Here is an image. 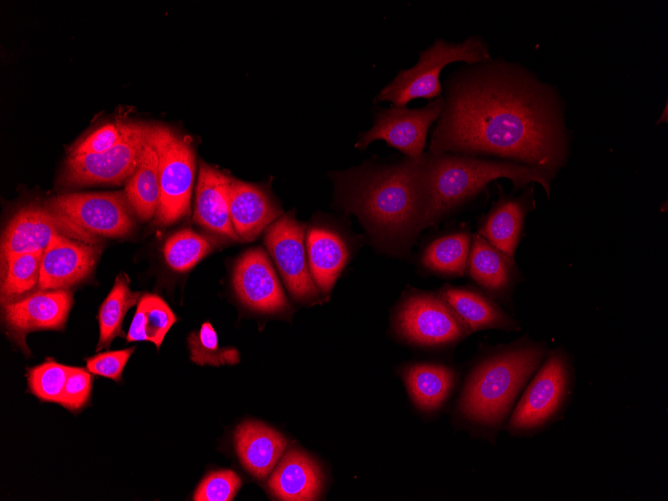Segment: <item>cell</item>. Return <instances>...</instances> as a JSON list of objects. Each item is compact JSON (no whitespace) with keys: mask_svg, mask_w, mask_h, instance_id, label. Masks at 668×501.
Here are the masks:
<instances>
[{"mask_svg":"<svg viewBox=\"0 0 668 501\" xmlns=\"http://www.w3.org/2000/svg\"><path fill=\"white\" fill-rule=\"evenodd\" d=\"M431 153L487 155L556 173L568 136L559 93L523 66L501 59L467 64L444 83Z\"/></svg>","mask_w":668,"mask_h":501,"instance_id":"6da1fadb","label":"cell"},{"mask_svg":"<svg viewBox=\"0 0 668 501\" xmlns=\"http://www.w3.org/2000/svg\"><path fill=\"white\" fill-rule=\"evenodd\" d=\"M419 160L404 157L340 174V204L358 216L375 242L393 255L408 252L424 228Z\"/></svg>","mask_w":668,"mask_h":501,"instance_id":"7a4b0ae2","label":"cell"},{"mask_svg":"<svg viewBox=\"0 0 668 501\" xmlns=\"http://www.w3.org/2000/svg\"><path fill=\"white\" fill-rule=\"evenodd\" d=\"M424 201V228L435 225L479 195L498 178L515 189L538 183L550 196L556 173L537 167L460 153H431L419 160Z\"/></svg>","mask_w":668,"mask_h":501,"instance_id":"3957f363","label":"cell"},{"mask_svg":"<svg viewBox=\"0 0 668 501\" xmlns=\"http://www.w3.org/2000/svg\"><path fill=\"white\" fill-rule=\"evenodd\" d=\"M543 354V348L525 345L507 349L483 361L465 387L459 404L461 413L480 424L499 423L539 366Z\"/></svg>","mask_w":668,"mask_h":501,"instance_id":"277c9868","label":"cell"},{"mask_svg":"<svg viewBox=\"0 0 668 501\" xmlns=\"http://www.w3.org/2000/svg\"><path fill=\"white\" fill-rule=\"evenodd\" d=\"M490 59L488 45L480 36H471L458 43L435 39L431 46L419 53V59L414 66L400 70L382 88L376 101L406 106L417 98L433 100L442 95L443 88L439 78L446 65L453 62L477 64Z\"/></svg>","mask_w":668,"mask_h":501,"instance_id":"5b68a950","label":"cell"},{"mask_svg":"<svg viewBox=\"0 0 668 501\" xmlns=\"http://www.w3.org/2000/svg\"><path fill=\"white\" fill-rule=\"evenodd\" d=\"M147 136L159 165L160 202L155 220L159 225H170L189 211L195 154L189 140L168 126L148 125Z\"/></svg>","mask_w":668,"mask_h":501,"instance_id":"8992f818","label":"cell"},{"mask_svg":"<svg viewBox=\"0 0 668 501\" xmlns=\"http://www.w3.org/2000/svg\"><path fill=\"white\" fill-rule=\"evenodd\" d=\"M146 124L127 123L123 139L99 154L68 155L62 181L70 186L120 184L135 172L147 141Z\"/></svg>","mask_w":668,"mask_h":501,"instance_id":"52a82bcc","label":"cell"},{"mask_svg":"<svg viewBox=\"0 0 668 501\" xmlns=\"http://www.w3.org/2000/svg\"><path fill=\"white\" fill-rule=\"evenodd\" d=\"M45 207L89 234L121 237L133 229L125 192L61 194Z\"/></svg>","mask_w":668,"mask_h":501,"instance_id":"ba28073f","label":"cell"},{"mask_svg":"<svg viewBox=\"0 0 668 501\" xmlns=\"http://www.w3.org/2000/svg\"><path fill=\"white\" fill-rule=\"evenodd\" d=\"M394 325L402 339L425 347L451 344L468 333L448 304L430 293H414L405 298L395 314Z\"/></svg>","mask_w":668,"mask_h":501,"instance_id":"9c48e42d","label":"cell"},{"mask_svg":"<svg viewBox=\"0 0 668 501\" xmlns=\"http://www.w3.org/2000/svg\"><path fill=\"white\" fill-rule=\"evenodd\" d=\"M443 105L441 95L420 108L392 105L381 109L375 114L372 127L357 141L356 147L365 148L373 141L383 140L405 157L420 159L424 154L429 128L439 118Z\"/></svg>","mask_w":668,"mask_h":501,"instance_id":"30bf717a","label":"cell"},{"mask_svg":"<svg viewBox=\"0 0 668 501\" xmlns=\"http://www.w3.org/2000/svg\"><path fill=\"white\" fill-rule=\"evenodd\" d=\"M305 235V225L289 212L268 227L265 245L291 296L311 303L319 299V290L309 270Z\"/></svg>","mask_w":668,"mask_h":501,"instance_id":"8fae6325","label":"cell"},{"mask_svg":"<svg viewBox=\"0 0 668 501\" xmlns=\"http://www.w3.org/2000/svg\"><path fill=\"white\" fill-rule=\"evenodd\" d=\"M74 236L80 241H92L89 233L38 205L22 207L11 218L2 236V261L10 256L44 252L57 236Z\"/></svg>","mask_w":668,"mask_h":501,"instance_id":"7c38bea8","label":"cell"},{"mask_svg":"<svg viewBox=\"0 0 668 501\" xmlns=\"http://www.w3.org/2000/svg\"><path fill=\"white\" fill-rule=\"evenodd\" d=\"M72 306V294L65 289L40 290L4 304V321L11 338L28 352L29 332L62 330Z\"/></svg>","mask_w":668,"mask_h":501,"instance_id":"4fadbf2b","label":"cell"},{"mask_svg":"<svg viewBox=\"0 0 668 501\" xmlns=\"http://www.w3.org/2000/svg\"><path fill=\"white\" fill-rule=\"evenodd\" d=\"M568 383L565 358L552 354L538 372L517 405L510 427L529 430L546 423L564 400Z\"/></svg>","mask_w":668,"mask_h":501,"instance_id":"5bb4252c","label":"cell"},{"mask_svg":"<svg viewBox=\"0 0 668 501\" xmlns=\"http://www.w3.org/2000/svg\"><path fill=\"white\" fill-rule=\"evenodd\" d=\"M233 287L239 300L262 313H279L289 307L276 272L261 248L247 250L237 261Z\"/></svg>","mask_w":668,"mask_h":501,"instance_id":"9a60e30c","label":"cell"},{"mask_svg":"<svg viewBox=\"0 0 668 501\" xmlns=\"http://www.w3.org/2000/svg\"><path fill=\"white\" fill-rule=\"evenodd\" d=\"M97 249L67 236H57L45 249L38 288L65 289L84 280L93 270Z\"/></svg>","mask_w":668,"mask_h":501,"instance_id":"2e32d148","label":"cell"},{"mask_svg":"<svg viewBox=\"0 0 668 501\" xmlns=\"http://www.w3.org/2000/svg\"><path fill=\"white\" fill-rule=\"evenodd\" d=\"M534 206L532 187L519 197L506 195L500 190L498 200L479 220L477 234L513 260L526 215Z\"/></svg>","mask_w":668,"mask_h":501,"instance_id":"e0dca14e","label":"cell"},{"mask_svg":"<svg viewBox=\"0 0 668 501\" xmlns=\"http://www.w3.org/2000/svg\"><path fill=\"white\" fill-rule=\"evenodd\" d=\"M231 178L204 162L199 165L194 221L228 239L239 241L230 216Z\"/></svg>","mask_w":668,"mask_h":501,"instance_id":"ac0fdd59","label":"cell"},{"mask_svg":"<svg viewBox=\"0 0 668 501\" xmlns=\"http://www.w3.org/2000/svg\"><path fill=\"white\" fill-rule=\"evenodd\" d=\"M305 244L311 276L318 290L328 294L349 261V244L337 229L325 224L309 226Z\"/></svg>","mask_w":668,"mask_h":501,"instance_id":"d6986e66","label":"cell"},{"mask_svg":"<svg viewBox=\"0 0 668 501\" xmlns=\"http://www.w3.org/2000/svg\"><path fill=\"white\" fill-rule=\"evenodd\" d=\"M230 216L240 241L254 240L282 214L279 206L260 186L231 178Z\"/></svg>","mask_w":668,"mask_h":501,"instance_id":"ffe728a7","label":"cell"},{"mask_svg":"<svg viewBox=\"0 0 668 501\" xmlns=\"http://www.w3.org/2000/svg\"><path fill=\"white\" fill-rule=\"evenodd\" d=\"M237 455L244 468L258 479L265 478L283 455L287 440L276 430L248 421L234 434Z\"/></svg>","mask_w":668,"mask_h":501,"instance_id":"44dd1931","label":"cell"},{"mask_svg":"<svg viewBox=\"0 0 668 501\" xmlns=\"http://www.w3.org/2000/svg\"><path fill=\"white\" fill-rule=\"evenodd\" d=\"M268 485L271 492L281 500H315L322 490L323 474L311 457L293 449L280 461Z\"/></svg>","mask_w":668,"mask_h":501,"instance_id":"7402d4cb","label":"cell"},{"mask_svg":"<svg viewBox=\"0 0 668 501\" xmlns=\"http://www.w3.org/2000/svg\"><path fill=\"white\" fill-rule=\"evenodd\" d=\"M439 296L448 304L468 332L485 328H517L515 321L476 291L445 286L440 290Z\"/></svg>","mask_w":668,"mask_h":501,"instance_id":"603a6c76","label":"cell"},{"mask_svg":"<svg viewBox=\"0 0 668 501\" xmlns=\"http://www.w3.org/2000/svg\"><path fill=\"white\" fill-rule=\"evenodd\" d=\"M467 269L480 286L491 293H501L511 284L513 260L479 234L472 236Z\"/></svg>","mask_w":668,"mask_h":501,"instance_id":"cb8c5ba5","label":"cell"},{"mask_svg":"<svg viewBox=\"0 0 668 501\" xmlns=\"http://www.w3.org/2000/svg\"><path fill=\"white\" fill-rule=\"evenodd\" d=\"M125 194L139 219L147 221L156 215L160 202L159 165L157 152L148 136L141 160L126 184Z\"/></svg>","mask_w":668,"mask_h":501,"instance_id":"d4e9b609","label":"cell"},{"mask_svg":"<svg viewBox=\"0 0 668 501\" xmlns=\"http://www.w3.org/2000/svg\"><path fill=\"white\" fill-rule=\"evenodd\" d=\"M471 241L472 236L466 229L439 236L425 247L420 263L436 274L462 276L467 269Z\"/></svg>","mask_w":668,"mask_h":501,"instance_id":"484cf974","label":"cell"},{"mask_svg":"<svg viewBox=\"0 0 668 501\" xmlns=\"http://www.w3.org/2000/svg\"><path fill=\"white\" fill-rule=\"evenodd\" d=\"M404 378L415 404L423 410H433L447 398L454 375L443 365L422 363L409 366Z\"/></svg>","mask_w":668,"mask_h":501,"instance_id":"4316f807","label":"cell"},{"mask_svg":"<svg viewBox=\"0 0 668 501\" xmlns=\"http://www.w3.org/2000/svg\"><path fill=\"white\" fill-rule=\"evenodd\" d=\"M176 320V315L161 297L145 294L139 298L127 342L149 341L159 349Z\"/></svg>","mask_w":668,"mask_h":501,"instance_id":"83f0119b","label":"cell"},{"mask_svg":"<svg viewBox=\"0 0 668 501\" xmlns=\"http://www.w3.org/2000/svg\"><path fill=\"white\" fill-rule=\"evenodd\" d=\"M129 283L127 274L121 273L118 275L111 291L100 306L97 350L108 348L116 336L123 335V319L141 295L140 292H133Z\"/></svg>","mask_w":668,"mask_h":501,"instance_id":"f1b7e54d","label":"cell"},{"mask_svg":"<svg viewBox=\"0 0 668 501\" xmlns=\"http://www.w3.org/2000/svg\"><path fill=\"white\" fill-rule=\"evenodd\" d=\"M43 252L16 254L3 260L1 298L8 303L32 290L39 283Z\"/></svg>","mask_w":668,"mask_h":501,"instance_id":"f546056e","label":"cell"},{"mask_svg":"<svg viewBox=\"0 0 668 501\" xmlns=\"http://www.w3.org/2000/svg\"><path fill=\"white\" fill-rule=\"evenodd\" d=\"M217 242L191 229L180 230L171 235L163 247L168 266L178 272H186L201 261Z\"/></svg>","mask_w":668,"mask_h":501,"instance_id":"4dcf8cb0","label":"cell"},{"mask_svg":"<svg viewBox=\"0 0 668 501\" xmlns=\"http://www.w3.org/2000/svg\"><path fill=\"white\" fill-rule=\"evenodd\" d=\"M191 360L199 365L219 366L235 364L239 361V353L235 348H220L215 329L210 322H204L199 331L189 335Z\"/></svg>","mask_w":668,"mask_h":501,"instance_id":"1f68e13d","label":"cell"},{"mask_svg":"<svg viewBox=\"0 0 668 501\" xmlns=\"http://www.w3.org/2000/svg\"><path fill=\"white\" fill-rule=\"evenodd\" d=\"M71 367L55 361H45L28 369L29 391L42 401L60 403Z\"/></svg>","mask_w":668,"mask_h":501,"instance_id":"d6a6232c","label":"cell"},{"mask_svg":"<svg viewBox=\"0 0 668 501\" xmlns=\"http://www.w3.org/2000/svg\"><path fill=\"white\" fill-rule=\"evenodd\" d=\"M241 486L240 477L232 470L209 473L197 487L195 501H230Z\"/></svg>","mask_w":668,"mask_h":501,"instance_id":"836d02e7","label":"cell"},{"mask_svg":"<svg viewBox=\"0 0 668 501\" xmlns=\"http://www.w3.org/2000/svg\"><path fill=\"white\" fill-rule=\"evenodd\" d=\"M127 123H109L76 144L69 155L99 154L116 146L124 137Z\"/></svg>","mask_w":668,"mask_h":501,"instance_id":"e575fe53","label":"cell"},{"mask_svg":"<svg viewBox=\"0 0 668 501\" xmlns=\"http://www.w3.org/2000/svg\"><path fill=\"white\" fill-rule=\"evenodd\" d=\"M91 389L92 377L89 372L71 367L59 404L70 411H77L87 403Z\"/></svg>","mask_w":668,"mask_h":501,"instance_id":"d590c367","label":"cell"},{"mask_svg":"<svg viewBox=\"0 0 668 501\" xmlns=\"http://www.w3.org/2000/svg\"><path fill=\"white\" fill-rule=\"evenodd\" d=\"M134 350L135 348L130 347L96 354L86 359L87 369L95 375L119 381L124 367Z\"/></svg>","mask_w":668,"mask_h":501,"instance_id":"8d00e7d4","label":"cell"}]
</instances>
